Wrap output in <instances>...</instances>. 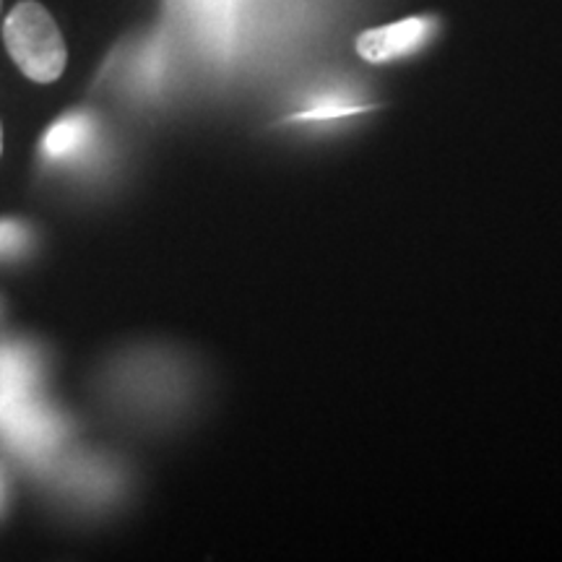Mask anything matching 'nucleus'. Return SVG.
<instances>
[{
    "label": "nucleus",
    "mask_w": 562,
    "mask_h": 562,
    "mask_svg": "<svg viewBox=\"0 0 562 562\" xmlns=\"http://www.w3.org/2000/svg\"><path fill=\"white\" fill-rule=\"evenodd\" d=\"M0 151H3V133H0Z\"/></svg>",
    "instance_id": "nucleus-6"
},
{
    "label": "nucleus",
    "mask_w": 562,
    "mask_h": 562,
    "mask_svg": "<svg viewBox=\"0 0 562 562\" xmlns=\"http://www.w3.org/2000/svg\"><path fill=\"white\" fill-rule=\"evenodd\" d=\"M94 138V121L87 112H70L47 131L42 149L50 159H76L89 149Z\"/></svg>",
    "instance_id": "nucleus-3"
},
{
    "label": "nucleus",
    "mask_w": 562,
    "mask_h": 562,
    "mask_svg": "<svg viewBox=\"0 0 562 562\" xmlns=\"http://www.w3.org/2000/svg\"><path fill=\"white\" fill-rule=\"evenodd\" d=\"M438 30V21L430 16H409L393 24L375 26L357 37V55L368 63H391L406 55L419 53Z\"/></svg>",
    "instance_id": "nucleus-2"
},
{
    "label": "nucleus",
    "mask_w": 562,
    "mask_h": 562,
    "mask_svg": "<svg viewBox=\"0 0 562 562\" xmlns=\"http://www.w3.org/2000/svg\"><path fill=\"white\" fill-rule=\"evenodd\" d=\"M3 42L11 60L26 79L37 83L58 81L66 70V40L37 0H21L3 21Z\"/></svg>",
    "instance_id": "nucleus-1"
},
{
    "label": "nucleus",
    "mask_w": 562,
    "mask_h": 562,
    "mask_svg": "<svg viewBox=\"0 0 562 562\" xmlns=\"http://www.w3.org/2000/svg\"><path fill=\"white\" fill-rule=\"evenodd\" d=\"M0 5H3V0H0Z\"/></svg>",
    "instance_id": "nucleus-7"
},
{
    "label": "nucleus",
    "mask_w": 562,
    "mask_h": 562,
    "mask_svg": "<svg viewBox=\"0 0 562 562\" xmlns=\"http://www.w3.org/2000/svg\"><path fill=\"white\" fill-rule=\"evenodd\" d=\"M30 245V229L21 222L0 220V258L21 256Z\"/></svg>",
    "instance_id": "nucleus-5"
},
{
    "label": "nucleus",
    "mask_w": 562,
    "mask_h": 562,
    "mask_svg": "<svg viewBox=\"0 0 562 562\" xmlns=\"http://www.w3.org/2000/svg\"><path fill=\"white\" fill-rule=\"evenodd\" d=\"M357 112H364V108H357V104H347V102H315L307 110L292 115L294 123H326V121H341V117H351Z\"/></svg>",
    "instance_id": "nucleus-4"
}]
</instances>
